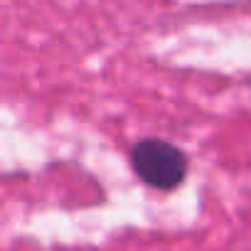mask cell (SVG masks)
Here are the masks:
<instances>
[{
    "mask_svg": "<svg viewBox=\"0 0 251 251\" xmlns=\"http://www.w3.org/2000/svg\"><path fill=\"white\" fill-rule=\"evenodd\" d=\"M128 163L133 175L151 190L175 192L190 173L187 153L165 138H141L131 146Z\"/></svg>",
    "mask_w": 251,
    "mask_h": 251,
    "instance_id": "1",
    "label": "cell"
}]
</instances>
